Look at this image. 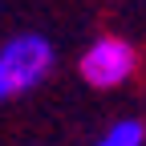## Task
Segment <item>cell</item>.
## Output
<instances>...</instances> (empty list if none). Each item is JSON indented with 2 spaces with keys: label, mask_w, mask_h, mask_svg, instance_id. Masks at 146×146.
<instances>
[{
  "label": "cell",
  "mask_w": 146,
  "mask_h": 146,
  "mask_svg": "<svg viewBox=\"0 0 146 146\" xmlns=\"http://www.w3.org/2000/svg\"><path fill=\"white\" fill-rule=\"evenodd\" d=\"M57 65V49L41 33H16L0 45V106L33 94Z\"/></svg>",
  "instance_id": "obj_1"
},
{
  "label": "cell",
  "mask_w": 146,
  "mask_h": 146,
  "mask_svg": "<svg viewBox=\"0 0 146 146\" xmlns=\"http://www.w3.org/2000/svg\"><path fill=\"white\" fill-rule=\"evenodd\" d=\"M77 73L94 89H122L138 73V49L118 33H102L85 45L81 61H77Z\"/></svg>",
  "instance_id": "obj_2"
},
{
  "label": "cell",
  "mask_w": 146,
  "mask_h": 146,
  "mask_svg": "<svg viewBox=\"0 0 146 146\" xmlns=\"http://www.w3.org/2000/svg\"><path fill=\"white\" fill-rule=\"evenodd\" d=\"M94 146H146V126L138 118H118L102 130V138Z\"/></svg>",
  "instance_id": "obj_3"
}]
</instances>
